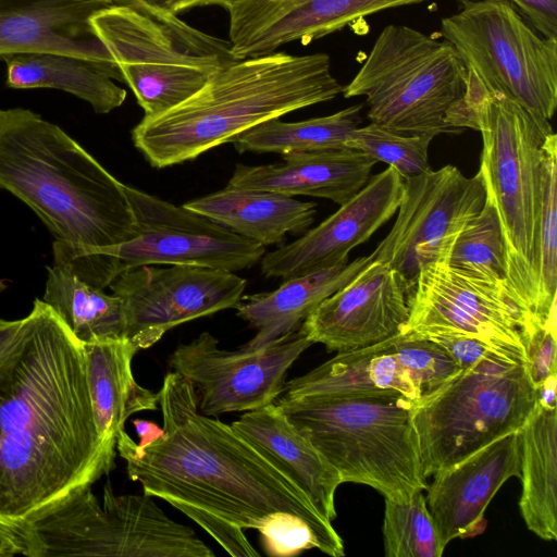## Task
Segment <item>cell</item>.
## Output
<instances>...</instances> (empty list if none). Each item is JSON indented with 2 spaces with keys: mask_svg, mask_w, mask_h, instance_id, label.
Masks as SVG:
<instances>
[{
  "mask_svg": "<svg viewBox=\"0 0 557 557\" xmlns=\"http://www.w3.org/2000/svg\"><path fill=\"white\" fill-rule=\"evenodd\" d=\"M0 360V520L26 528L114 468L102 444L83 345L35 299Z\"/></svg>",
  "mask_w": 557,
  "mask_h": 557,
  "instance_id": "6da1fadb",
  "label": "cell"
},
{
  "mask_svg": "<svg viewBox=\"0 0 557 557\" xmlns=\"http://www.w3.org/2000/svg\"><path fill=\"white\" fill-rule=\"evenodd\" d=\"M164 434L140 447L122 430L116 449L144 493L180 511L214 515L259 530L276 513H290L314 532L319 550L345 555L332 522L231 424L201 413L191 384L171 371L158 393Z\"/></svg>",
  "mask_w": 557,
  "mask_h": 557,
  "instance_id": "7a4b0ae2",
  "label": "cell"
},
{
  "mask_svg": "<svg viewBox=\"0 0 557 557\" xmlns=\"http://www.w3.org/2000/svg\"><path fill=\"white\" fill-rule=\"evenodd\" d=\"M0 189L36 213L53 243L72 250L136 236L125 185L60 126L29 109H0Z\"/></svg>",
  "mask_w": 557,
  "mask_h": 557,
  "instance_id": "3957f363",
  "label": "cell"
},
{
  "mask_svg": "<svg viewBox=\"0 0 557 557\" xmlns=\"http://www.w3.org/2000/svg\"><path fill=\"white\" fill-rule=\"evenodd\" d=\"M342 90L326 53L236 60L180 104L144 116L132 140L151 166L163 169L232 143L262 122L333 100Z\"/></svg>",
  "mask_w": 557,
  "mask_h": 557,
  "instance_id": "277c9868",
  "label": "cell"
},
{
  "mask_svg": "<svg viewBox=\"0 0 557 557\" xmlns=\"http://www.w3.org/2000/svg\"><path fill=\"white\" fill-rule=\"evenodd\" d=\"M454 126L481 133L480 173L507 252V296L535 317L543 207V147L554 131L499 92L467 87ZM535 319V318H534Z\"/></svg>",
  "mask_w": 557,
  "mask_h": 557,
  "instance_id": "5b68a950",
  "label": "cell"
},
{
  "mask_svg": "<svg viewBox=\"0 0 557 557\" xmlns=\"http://www.w3.org/2000/svg\"><path fill=\"white\" fill-rule=\"evenodd\" d=\"M287 419L337 471L342 483L406 499L428 488L411 422V399L395 391L276 399Z\"/></svg>",
  "mask_w": 557,
  "mask_h": 557,
  "instance_id": "8992f818",
  "label": "cell"
},
{
  "mask_svg": "<svg viewBox=\"0 0 557 557\" xmlns=\"http://www.w3.org/2000/svg\"><path fill=\"white\" fill-rule=\"evenodd\" d=\"M466 88L467 67L449 41L389 24L342 94L364 97L371 123L401 135L436 137L461 133L451 120Z\"/></svg>",
  "mask_w": 557,
  "mask_h": 557,
  "instance_id": "52a82bcc",
  "label": "cell"
},
{
  "mask_svg": "<svg viewBox=\"0 0 557 557\" xmlns=\"http://www.w3.org/2000/svg\"><path fill=\"white\" fill-rule=\"evenodd\" d=\"M112 2L91 17V24L144 116L174 108L218 70L236 61L230 41L202 33L176 15L136 0Z\"/></svg>",
  "mask_w": 557,
  "mask_h": 557,
  "instance_id": "ba28073f",
  "label": "cell"
},
{
  "mask_svg": "<svg viewBox=\"0 0 557 557\" xmlns=\"http://www.w3.org/2000/svg\"><path fill=\"white\" fill-rule=\"evenodd\" d=\"M536 399L522 360L488 358L460 369L411 408L424 478L519 430Z\"/></svg>",
  "mask_w": 557,
  "mask_h": 557,
  "instance_id": "9c48e42d",
  "label": "cell"
},
{
  "mask_svg": "<svg viewBox=\"0 0 557 557\" xmlns=\"http://www.w3.org/2000/svg\"><path fill=\"white\" fill-rule=\"evenodd\" d=\"M27 557H214L185 524L144 494L115 495L108 482L102 504L90 487L26 527Z\"/></svg>",
  "mask_w": 557,
  "mask_h": 557,
  "instance_id": "30bf717a",
  "label": "cell"
},
{
  "mask_svg": "<svg viewBox=\"0 0 557 557\" xmlns=\"http://www.w3.org/2000/svg\"><path fill=\"white\" fill-rule=\"evenodd\" d=\"M467 86L499 92L549 123L557 107V39L536 33L508 0H474L441 21Z\"/></svg>",
  "mask_w": 557,
  "mask_h": 557,
  "instance_id": "8fae6325",
  "label": "cell"
},
{
  "mask_svg": "<svg viewBox=\"0 0 557 557\" xmlns=\"http://www.w3.org/2000/svg\"><path fill=\"white\" fill-rule=\"evenodd\" d=\"M136 236L125 243L86 251L52 244V253L99 252L115 258L122 272L139 265H190L236 272L249 269L265 247L184 206L125 185Z\"/></svg>",
  "mask_w": 557,
  "mask_h": 557,
  "instance_id": "7c38bea8",
  "label": "cell"
},
{
  "mask_svg": "<svg viewBox=\"0 0 557 557\" xmlns=\"http://www.w3.org/2000/svg\"><path fill=\"white\" fill-rule=\"evenodd\" d=\"M486 197L480 171L466 176L455 165L404 178L395 222L371 253L401 274L410 288L419 271L447 263L458 235L479 214Z\"/></svg>",
  "mask_w": 557,
  "mask_h": 557,
  "instance_id": "4fadbf2b",
  "label": "cell"
},
{
  "mask_svg": "<svg viewBox=\"0 0 557 557\" xmlns=\"http://www.w3.org/2000/svg\"><path fill=\"white\" fill-rule=\"evenodd\" d=\"M218 345L203 332L178 344L169 359L172 370L191 384L199 411L209 417L275 403L289 368L312 342L299 327L253 350L228 351Z\"/></svg>",
  "mask_w": 557,
  "mask_h": 557,
  "instance_id": "5bb4252c",
  "label": "cell"
},
{
  "mask_svg": "<svg viewBox=\"0 0 557 557\" xmlns=\"http://www.w3.org/2000/svg\"><path fill=\"white\" fill-rule=\"evenodd\" d=\"M247 281L234 272L190 265H139L109 285L123 302L126 338L139 350L171 329L236 308Z\"/></svg>",
  "mask_w": 557,
  "mask_h": 557,
  "instance_id": "9a60e30c",
  "label": "cell"
},
{
  "mask_svg": "<svg viewBox=\"0 0 557 557\" xmlns=\"http://www.w3.org/2000/svg\"><path fill=\"white\" fill-rule=\"evenodd\" d=\"M401 331L421 336L461 334L511 349L525 358L522 330L529 320L497 286L473 280L447 263L423 267L408 296Z\"/></svg>",
  "mask_w": 557,
  "mask_h": 557,
  "instance_id": "2e32d148",
  "label": "cell"
},
{
  "mask_svg": "<svg viewBox=\"0 0 557 557\" xmlns=\"http://www.w3.org/2000/svg\"><path fill=\"white\" fill-rule=\"evenodd\" d=\"M410 285L396 270L373 261L325 298L300 325L312 344L346 351L401 333L409 318Z\"/></svg>",
  "mask_w": 557,
  "mask_h": 557,
  "instance_id": "e0dca14e",
  "label": "cell"
},
{
  "mask_svg": "<svg viewBox=\"0 0 557 557\" xmlns=\"http://www.w3.org/2000/svg\"><path fill=\"white\" fill-rule=\"evenodd\" d=\"M403 190L404 178L387 166L318 226L264 253L260 260L262 273L265 277L288 280L347 262L349 252L396 213Z\"/></svg>",
  "mask_w": 557,
  "mask_h": 557,
  "instance_id": "ac0fdd59",
  "label": "cell"
},
{
  "mask_svg": "<svg viewBox=\"0 0 557 557\" xmlns=\"http://www.w3.org/2000/svg\"><path fill=\"white\" fill-rule=\"evenodd\" d=\"M426 0H233L230 44L236 60L273 53L278 47L310 41L371 14Z\"/></svg>",
  "mask_w": 557,
  "mask_h": 557,
  "instance_id": "d6986e66",
  "label": "cell"
},
{
  "mask_svg": "<svg viewBox=\"0 0 557 557\" xmlns=\"http://www.w3.org/2000/svg\"><path fill=\"white\" fill-rule=\"evenodd\" d=\"M112 0H0V58L59 53L89 61L123 82L91 17Z\"/></svg>",
  "mask_w": 557,
  "mask_h": 557,
  "instance_id": "ffe728a7",
  "label": "cell"
},
{
  "mask_svg": "<svg viewBox=\"0 0 557 557\" xmlns=\"http://www.w3.org/2000/svg\"><path fill=\"white\" fill-rule=\"evenodd\" d=\"M432 476L425 502L443 544L481 534L486 528L484 512L492 498L506 481L520 476L519 430Z\"/></svg>",
  "mask_w": 557,
  "mask_h": 557,
  "instance_id": "44dd1931",
  "label": "cell"
},
{
  "mask_svg": "<svg viewBox=\"0 0 557 557\" xmlns=\"http://www.w3.org/2000/svg\"><path fill=\"white\" fill-rule=\"evenodd\" d=\"M377 161L351 148L282 154L271 164L235 166L227 186L325 198L342 206L358 194Z\"/></svg>",
  "mask_w": 557,
  "mask_h": 557,
  "instance_id": "7402d4cb",
  "label": "cell"
},
{
  "mask_svg": "<svg viewBox=\"0 0 557 557\" xmlns=\"http://www.w3.org/2000/svg\"><path fill=\"white\" fill-rule=\"evenodd\" d=\"M231 425L290 480L324 518L331 522L336 518L339 474L275 403L246 411Z\"/></svg>",
  "mask_w": 557,
  "mask_h": 557,
  "instance_id": "603a6c76",
  "label": "cell"
},
{
  "mask_svg": "<svg viewBox=\"0 0 557 557\" xmlns=\"http://www.w3.org/2000/svg\"><path fill=\"white\" fill-rule=\"evenodd\" d=\"M398 335L366 347L337 352L306 374L286 381L282 397L344 396L395 391L418 401L424 391L404 361Z\"/></svg>",
  "mask_w": 557,
  "mask_h": 557,
  "instance_id": "cb8c5ba5",
  "label": "cell"
},
{
  "mask_svg": "<svg viewBox=\"0 0 557 557\" xmlns=\"http://www.w3.org/2000/svg\"><path fill=\"white\" fill-rule=\"evenodd\" d=\"M82 345L97 432L108 451L115 455L126 420L158 409L159 396L136 382L132 361L138 349L127 338Z\"/></svg>",
  "mask_w": 557,
  "mask_h": 557,
  "instance_id": "d4e9b609",
  "label": "cell"
},
{
  "mask_svg": "<svg viewBox=\"0 0 557 557\" xmlns=\"http://www.w3.org/2000/svg\"><path fill=\"white\" fill-rule=\"evenodd\" d=\"M372 261V255L362 256L351 262L284 280L275 290L242 297L235 308L237 315L257 330L242 348L257 349L299 329L325 298L349 283Z\"/></svg>",
  "mask_w": 557,
  "mask_h": 557,
  "instance_id": "484cf974",
  "label": "cell"
},
{
  "mask_svg": "<svg viewBox=\"0 0 557 557\" xmlns=\"http://www.w3.org/2000/svg\"><path fill=\"white\" fill-rule=\"evenodd\" d=\"M262 246L301 234L314 221L317 205L290 196L230 187L183 205Z\"/></svg>",
  "mask_w": 557,
  "mask_h": 557,
  "instance_id": "4316f807",
  "label": "cell"
},
{
  "mask_svg": "<svg viewBox=\"0 0 557 557\" xmlns=\"http://www.w3.org/2000/svg\"><path fill=\"white\" fill-rule=\"evenodd\" d=\"M519 509L527 528L545 541L557 539V410L537 401L519 429Z\"/></svg>",
  "mask_w": 557,
  "mask_h": 557,
  "instance_id": "83f0119b",
  "label": "cell"
},
{
  "mask_svg": "<svg viewBox=\"0 0 557 557\" xmlns=\"http://www.w3.org/2000/svg\"><path fill=\"white\" fill-rule=\"evenodd\" d=\"M10 88H52L88 102L95 112L109 113L122 106L126 90L98 65L59 53H27L4 59Z\"/></svg>",
  "mask_w": 557,
  "mask_h": 557,
  "instance_id": "f1b7e54d",
  "label": "cell"
},
{
  "mask_svg": "<svg viewBox=\"0 0 557 557\" xmlns=\"http://www.w3.org/2000/svg\"><path fill=\"white\" fill-rule=\"evenodd\" d=\"M42 300L82 344L126 338L121 298L96 288L64 267L47 268Z\"/></svg>",
  "mask_w": 557,
  "mask_h": 557,
  "instance_id": "f546056e",
  "label": "cell"
},
{
  "mask_svg": "<svg viewBox=\"0 0 557 557\" xmlns=\"http://www.w3.org/2000/svg\"><path fill=\"white\" fill-rule=\"evenodd\" d=\"M362 104L300 122L280 117L262 122L237 136L232 144L239 153H295L346 148L351 132L360 126Z\"/></svg>",
  "mask_w": 557,
  "mask_h": 557,
  "instance_id": "4dcf8cb0",
  "label": "cell"
},
{
  "mask_svg": "<svg viewBox=\"0 0 557 557\" xmlns=\"http://www.w3.org/2000/svg\"><path fill=\"white\" fill-rule=\"evenodd\" d=\"M447 264L468 277L499 287L507 296L506 245L496 207L487 194L479 214L455 240Z\"/></svg>",
  "mask_w": 557,
  "mask_h": 557,
  "instance_id": "1f68e13d",
  "label": "cell"
},
{
  "mask_svg": "<svg viewBox=\"0 0 557 557\" xmlns=\"http://www.w3.org/2000/svg\"><path fill=\"white\" fill-rule=\"evenodd\" d=\"M382 533L386 557H441L446 547L421 491L385 498Z\"/></svg>",
  "mask_w": 557,
  "mask_h": 557,
  "instance_id": "d6a6232c",
  "label": "cell"
},
{
  "mask_svg": "<svg viewBox=\"0 0 557 557\" xmlns=\"http://www.w3.org/2000/svg\"><path fill=\"white\" fill-rule=\"evenodd\" d=\"M543 207L540 232L535 319L545 324L556 318L557 292V136L547 135L543 147Z\"/></svg>",
  "mask_w": 557,
  "mask_h": 557,
  "instance_id": "836d02e7",
  "label": "cell"
},
{
  "mask_svg": "<svg viewBox=\"0 0 557 557\" xmlns=\"http://www.w3.org/2000/svg\"><path fill=\"white\" fill-rule=\"evenodd\" d=\"M432 136H409L388 131L371 123L355 128L346 143L347 148L362 151L376 161L395 169L403 178L432 170L429 147Z\"/></svg>",
  "mask_w": 557,
  "mask_h": 557,
  "instance_id": "e575fe53",
  "label": "cell"
},
{
  "mask_svg": "<svg viewBox=\"0 0 557 557\" xmlns=\"http://www.w3.org/2000/svg\"><path fill=\"white\" fill-rule=\"evenodd\" d=\"M258 531L264 552L272 557H290L308 549H319L310 525L290 513L274 515Z\"/></svg>",
  "mask_w": 557,
  "mask_h": 557,
  "instance_id": "d590c367",
  "label": "cell"
},
{
  "mask_svg": "<svg viewBox=\"0 0 557 557\" xmlns=\"http://www.w3.org/2000/svg\"><path fill=\"white\" fill-rule=\"evenodd\" d=\"M522 337L525 345V367L535 389L556 369V319L542 324L534 318H529Z\"/></svg>",
  "mask_w": 557,
  "mask_h": 557,
  "instance_id": "8d00e7d4",
  "label": "cell"
},
{
  "mask_svg": "<svg viewBox=\"0 0 557 557\" xmlns=\"http://www.w3.org/2000/svg\"><path fill=\"white\" fill-rule=\"evenodd\" d=\"M420 337H424L436 343L448 354L460 369H465L488 358L510 357L525 362V358L523 356L511 349L496 346L467 335L433 333L421 335Z\"/></svg>",
  "mask_w": 557,
  "mask_h": 557,
  "instance_id": "74e56055",
  "label": "cell"
},
{
  "mask_svg": "<svg viewBox=\"0 0 557 557\" xmlns=\"http://www.w3.org/2000/svg\"><path fill=\"white\" fill-rule=\"evenodd\" d=\"M183 513L203 529L228 555L234 557L259 556L245 535L244 529L205 511L186 509Z\"/></svg>",
  "mask_w": 557,
  "mask_h": 557,
  "instance_id": "f35d334b",
  "label": "cell"
},
{
  "mask_svg": "<svg viewBox=\"0 0 557 557\" xmlns=\"http://www.w3.org/2000/svg\"><path fill=\"white\" fill-rule=\"evenodd\" d=\"M543 37L557 39V0H508Z\"/></svg>",
  "mask_w": 557,
  "mask_h": 557,
  "instance_id": "ab89813d",
  "label": "cell"
},
{
  "mask_svg": "<svg viewBox=\"0 0 557 557\" xmlns=\"http://www.w3.org/2000/svg\"><path fill=\"white\" fill-rule=\"evenodd\" d=\"M26 528L0 520V557L26 556Z\"/></svg>",
  "mask_w": 557,
  "mask_h": 557,
  "instance_id": "60d3db41",
  "label": "cell"
},
{
  "mask_svg": "<svg viewBox=\"0 0 557 557\" xmlns=\"http://www.w3.org/2000/svg\"><path fill=\"white\" fill-rule=\"evenodd\" d=\"M139 3L159 12L177 15L195 7L222 5L227 7L233 0H136Z\"/></svg>",
  "mask_w": 557,
  "mask_h": 557,
  "instance_id": "b9f144b4",
  "label": "cell"
},
{
  "mask_svg": "<svg viewBox=\"0 0 557 557\" xmlns=\"http://www.w3.org/2000/svg\"><path fill=\"white\" fill-rule=\"evenodd\" d=\"M25 318L18 320L0 319V360L13 347L25 326Z\"/></svg>",
  "mask_w": 557,
  "mask_h": 557,
  "instance_id": "7bdbcfd3",
  "label": "cell"
},
{
  "mask_svg": "<svg viewBox=\"0 0 557 557\" xmlns=\"http://www.w3.org/2000/svg\"><path fill=\"white\" fill-rule=\"evenodd\" d=\"M133 424L139 437V443L137 444L140 447L148 446L164 434L163 429L151 421L135 419L133 420Z\"/></svg>",
  "mask_w": 557,
  "mask_h": 557,
  "instance_id": "ee69618b",
  "label": "cell"
},
{
  "mask_svg": "<svg viewBox=\"0 0 557 557\" xmlns=\"http://www.w3.org/2000/svg\"><path fill=\"white\" fill-rule=\"evenodd\" d=\"M556 385L557 373L550 374L543 383L536 388V401L548 409L556 408Z\"/></svg>",
  "mask_w": 557,
  "mask_h": 557,
  "instance_id": "f6af8a7d",
  "label": "cell"
},
{
  "mask_svg": "<svg viewBox=\"0 0 557 557\" xmlns=\"http://www.w3.org/2000/svg\"><path fill=\"white\" fill-rule=\"evenodd\" d=\"M7 288L5 281L0 280V292L4 290Z\"/></svg>",
  "mask_w": 557,
  "mask_h": 557,
  "instance_id": "bcb514c9",
  "label": "cell"
},
{
  "mask_svg": "<svg viewBox=\"0 0 557 557\" xmlns=\"http://www.w3.org/2000/svg\"><path fill=\"white\" fill-rule=\"evenodd\" d=\"M456 1H458L460 3H465V2H468V1H474V0H456Z\"/></svg>",
  "mask_w": 557,
  "mask_h": 557,
  "instance_id": "7dc6e473",
  "label": "cell"
}]
</instances>
